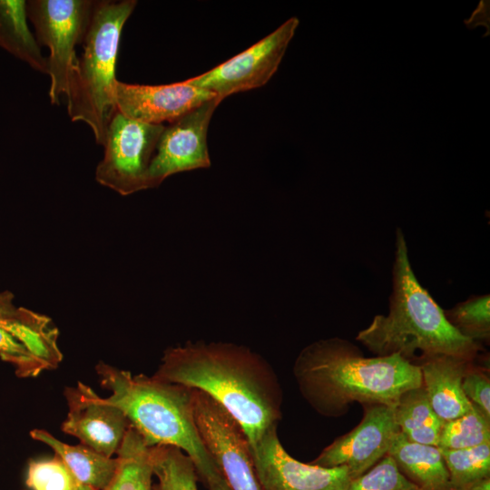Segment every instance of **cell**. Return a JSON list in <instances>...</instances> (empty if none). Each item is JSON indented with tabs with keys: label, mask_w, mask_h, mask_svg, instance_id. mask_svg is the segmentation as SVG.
Segmentation results:
<instances>
[{
	"label": "cell",
	"mask_w": 490,
	"mask_h": 490,
	"mask_svg": "<svg viewBox=\"0 0 490 490\" xmlns=\"http://www.w3.org/2000/svg\"><path fill=\"white\" fill-rule=\"evenodd\" d=\"M214 93L186 81L162 85L131 84L115 82L116 111L128 118L152 124L173 122L206 101Z\"/></svg>",
	"instance_id": "13"
},
{
	"label": "cell",
	"mask_w": 490,
	"mask_h": 490,
	"mask_svg": "<svg viewBox=\"0 0 490 490\" xmlns=\"http://www.w3.org/2000/svg\"><path fill=\"white\" fill-rule=\"evenodd\" d=\"M439 450L448 470L452 490H466L490 477V442L466 449Z\"/></svg>",
	"instance_id": "22"
},
{
	"label": "cell",
	"mask_w": 490,
	"mask_h": 490,
	"mask_svg": "<svg viewBox=\"0 0 490 490\" xmlns=\"http://www.w3.org/2000/svg\"><path fill=\"white\" fill-rule=\"evenodd\" d=\"M389 312L377 315L356 339L377 357L399 355L415 364L438 354L475 360L480 344L463 336L418 282L409 261L405 235L396 230Z\"/></svg>",
	"instance_id": "3"
},
{
	"label": "cell",
	"mask_w": 490,
	"mask_h": 490,
	"mask_svg": "<svg viewBox=\"0 0 490 490\" xmlns=\"http://www.w3.org/2000/svg\"><path fill=\"white\" fill-rule=\"evenodd\" d=\"M32 438L45 444L58 456L79 484L94 490H104L117 468L116 456L109 457L82 444H65L44 429H34Z\"/></svg>",
	"instance_id": "17"
},
{
	"label": "cell",
	"mask_w": 490,
	"mask_h": 490,
	"mask_svg": "<svg viewBox=\"0 0 490 490\" xmlns=\"http://www.w3.org/2000/svg\"><path fill=\"white\" fill-rule=\"evenodd\" d=\"M293 376L303 398L327 417L345 415L354 402L395 407L405 391L422 385L417 365L397 354L366 358L340 338L305 347L294 362Z\"/></svg>",
	"instance_id": "2"
},
{
	"label": "cell",
	"mask_w": 490,
	"mask_h": 490,
	"mask_svg": "<svg viewBox=\"0 0 490 490\" xmlns=\"http://www.w3.org/2000/svg\"><path fill=\"white\" fill-rule=\"evenodd\" d=\"M347 490H419L398 469L394 459L386 455L369 470L350 480Z\"/></svg>",
	"instance_id": "26"
},
{
	"label": "cell",
	"mask_w": 490,
	"mask_h": 490,
	"mask_svg": "<svg viewBox=\"0 0 490 490\" xmlns=\"http://www.w3.org/2000/svg\"><path fill=\"white\" fill-rule=\"evenodd\" d=\"M152 459L153 490H198L199 476L191 459L171 446H150Z\"/></svg>",
	"instance_id": "21"
},
{
	"label": "cell",
	"mask_w": 490,
	"mask_h": 490,
	"mask_svg": "<svg viewBox=\"0 0 490 490\" xmlns=\"http://www.w3.org/2000/svg\"><path fill=\"white\" fill-rule=\"evenodd\" d=\"M360 423L350 432L335 439L310 463L322 467L344 466L353 480L387 455L400 432L394 407L365 404Z\"/></svg>",
	"instance_id": "9"
},
{
	"label": "cell",
	"mask_w": 490,
	"mask_h": 490,
	"mask_svg": "<svg viewBox=\"0 0 490 490\" xmlns=\"http://www.w3.org/2000/svg\"><path fill=\"white\" fill-rule=\"evenodd\" d=\"M298 25L299 19L291 17L245 51L185 81L221 101L233 93L261 87L278 70Z\"/></svg>",
	"instance_id": "8"
},
{
	"label": "cell",
	"mask_w": 490,
	"mask_h": 490,
	"mask_svg": "<svg viewBox=\"0 0 490 490\" xmlns=\"http://www.w3.org/2000/svg\"><path fill=\"white\" fill-rule=\"evenodd\" d=\"M200 436L230 490H261L250 441L240 423L208 394L191 388Z\"/></svg>",
	"instance_id": "7"
},
{
	"label": "cell",
	"mask_w": 490,
	"mask_h": 490,
	"mask_svg": "<svg viewBox=\"0 0 490 490\" xmlns=\"http://www.w3.org/2000/svg\"><path fill=\"white\" fill-rule=\"evenodd\" d=\"M209 490H230L228 484L226 482H223Z\"/></svg>",
	"instance_id": "30"
},
{
	"label": "cell",
	"mask_w": 490,
	"mask_h": 490,
	"mask_svg": "<svg viewBox=\"0 0 490 490\" xmlns=\"http://www.w3.org/2000/svg\"><path fill=\"white\" fill-rule=\"evenodd\" d=\"M12 299L11 293H0V325L21 341L46 370L56 368L63 359L57 328L44 315L15 308Z\"/></svg>",
	"instance_id": "15"
},
{
	"label": "cell",
	"mask_w": 490,
	"mask_h": 490,
	"mask_svg": "<svg viewBox=\"0 0 490 490\" xmlns=\"http://www.w3.org/2000/svg\"><path fill=\"white\" fill-rule=\"evenodd\" d=\"M475 360L438 354L417 360L422 385L429 403L442 423L456 419L473 410L462 380Z\"/></svg>",
	"instance_id": "14"
},
{
	"label": "cell",
	"mask_w": 490,
	"mask_h": 490,
	"mask_svg": "<svg viewBox=\"0 0 490 490\" xmlns=\"http://www.w3.org/2000/svg\"><path fill=\"white\" fill-rule=\"evenodd\" d=\"M467 399L490 417V380L486 372L474 365L468 368L462 380Z\"/></svg>",
	"instance_id": "28"
},
{
	"label": "cell",
	"mask_w": 490,
	"mask_h": 490,
	"mask_svg": "<svg viewBox=\"0 0 490 490\" xmlns=\"http://www.w3.org/2000/svg\"><path fill=\"white\" fill-rule=\"evenodd\" d=\"M473 410L443 423L437 447L457 450L490 442V417L473 405Z\"/></svg>",
	"instance_id": "23"
},
{
	"label": "cell",
	"mask_w": 490,
	"mask_h": 490,
	"mask_svg": "<svg viewBox=\"0 0 490 490\" xmlns=\"http://www.w3.org/2000/svg\"><path fill=\"white\" fill-rule=\"evenodd\" d=\"M0 357L11 363L20 377H37L45 367L15 336L0 325Z\"/></svg>",
	"instance_id": "27"
},
{
	"label": "cell",
	"mask_w": 490,
	"mask_h": 490,
	"mask_svg": "<svg viewBox=\"0 0 490 490\" xmlns=\"http://www.w3.org/2000/svg\"><path fill=\"white\" fill-rule=\"evenodd\" d=\"M27 19L26 1L0 0V47L34 70L47 74V58L43 55Z\"/></svg>",
	"instance_id": "18"
},
{
	"label": "cell",
	"mask_w": 490,
	"mask_h": 490,
	"mask_svg": "<svg viewBox=\"0 0 490 490\" xmlns=\"http://www.w3.org/2000/svg\"><path fill=\"white\" fill-rule=\"evenodd\" d=\"M96 1L29 0L27 17L33 24L35 39L49 49L47 74L50 76L49 99L58 105L67 95L77 60L75 46L84 39Z\"/></svg>",
	"instance_id": "5"
},
{
	"label": "cell",
	"mask_w": 490,
	"mask_h": 490,
	"mask_svg": "<svg viewBox=\"0 0 490 490\" xmlns=\"http://www.w3.org/2000/svg\"><path fill=\"white\" fill-rule=\"evenodd\" d=\"M164 127L116 111L108 124L103 158L95 170L97 182L123 196L149 189V168Z\"/></svg>",
	"instance_id": "6"
},
{
	"label": "cell",
	"mask_w": 490,
	"mask_h": 490,
	"mask_svg": "<svg viewBox=\"0 0 490 490\" xmlns=\"http://www.w3.org/2000/svg\"><path fill=\"white\" fill-rule=\"evenodd\" d=\"M153 376L208 394L240 423L250 446L281 418L278 376L247 347L190 342L170 348Z\"/></svg>",
	"instance_id": "1"
},
{
	"label": "cell",
	"mask_w": 490,
	"mask_h": 490,
	"mask_svg": "<svg viewBox=\"0 0 490 490\" xmlns=\"http://www.w3.org/2000/svg\"><path fill=\"white\" fill-rule=\"evenodd\" d=\"M387 455L419 490H452L448 470L437 446L411 442L399 432Z\"/></svg>",
	"instance_id": "16"
},
{
	"label": "cell",
	"mask_w": 490,
	"mask_h": 490,
	"mask_svg": "<svg viewBox=\"0 0 490 490\" xmlns=\"http://www.w3.org/2000/svg\"><path fill=\"white\" fill-rule=\"evenodd\" d=\"M115 456L117 468L104 490H153L151 447L131 425Z\"/></svg>",
	"instance_id": "20"
},
{
	"label": "cell",
	"mask_w": 490,
	"mask_h": 490,
	"mask_svg": "<svg viewBox=\"0 0 490 490\" xmlns=\"http://www.w3.org/2000/svg\"><path fill=\"white\" fill-rule=\"evenodd\" d=\"M64 395L68 411L62 431L102 455L115 456L130 426L123 412L82 382L67 387Z\"/></svg>",
	"instance_id": "12"
},
{
	"label": "cell",
	"mask_w": 490,
	"mask_h": 490,
	"mask_svg": "<svg viewBox=\"0 0 490 490\" xmlns=\"http://www.w3.org/2000/svg\"><path fill=\"white\" fill-rule=\"evenodd\" d=\"M220 102L206 101L164 127L149 168L150 188L174 173L211 166L207 133Z\"/></svg>",
	"instance_id": "10"
},
{
	"label": "cell",
	"mask_w": 490,
	"mask_h": 490,
	"mask_svg": "<svg viewBox=\"0 0 490 490\" xmlns=\"http://www.w3.org/2000/svg\"><path fill=\"white\" fill-rule=\"evenodd\" d=\"M466 490H490V477L477 482Z\"/></svg>",
	"instance_id": "29"
},
{
	"label": "cell",
	"mask_w": 490,
	"mask_h": 490,
	"mask_svg": "<svg viewBox=\"0 0 490 490\" xmlns=\"http://www.w3.org/2000/svg\"><path fill=\"white\" fill-rule=\"evenodd\" d=\"M450 324L463 336L481 345L490 338V296H473L444 310Z\"/></svg>",
	"instance_id": "24"
},
{
	"label": "cell",
	"mask_w": 490,
	"mask_h": 490,
	"mask_svg": "<svg viewBox=\"0 0 490 490\" xmlns=\"http://www.w3.org/2000/svg\"><path fill=\"white\" fill-rule=\"evenodd\" d=\"M137 1H96L77 57L66 95L72 122H83L95 142L103 145L108 124L116 112L115 65L122 28Z\"/></svg>",
	"instance_id": "4"
},
{
	"label": "cell",
	"mask_w": 490,
	"mask_h": 490,
	"mask_svg": "<svg viewBox=\"0 0 490 490\" xmlns=\"http://www.w3.org/2000/svg\"><path fill=\"white\" fill-rule=\"evenodd\" d=\"M251 456L261 490H347L350 483L344 466L322 467L293 458L281 445L277 426L251 446Z\"/></svg>",
	"instance_id": "11"
},
{
	"label": "cell",
	"mask_w": 490,
	"mask_h": 490,
	"mask_svg": "<svg viewBox=\"0 0 490 490\" xmlns=\"http://www.w3.org/2000/svg\"><path fill=\"white\" fill-rule=\"evenodd\" d=\"M23 490H27V489H23Z\"/></svg>",
	"instance_id": "32"
},
{
	"label": "cell",
	"mask_w": 490,
	"mask_h": 490,
	"mask_svg": "<svg viewBox=\"0 0 490 490\" xmlns=\"http://www.w3.org/2000/svg\"><path fill=\"white\" fill-rule=\"evenodd\" d=\"M394 416L399 431L407 440L437 446L443 423L433 410L423 385L400 396L394 407Z\"/></svg>",
	"instance_id": "19"
},
{
	"label": "cell",
	"mask_w": 490,
	"mask_h": 490,
	"mask_svg": "<svg viewBox=\"0 0 490 490\" xmlns=\"http://www.w3.org/2000/svg\"><path fill=\"white\" fill-rule=\"evenodd\" d=\"M79 490H94L91 487H88V486H83V485H81L80 489Z\"/></svg>",
	"instance_id": "31"
},
{
	"label": "cell",
	"mask_w": 490,
	"mask_h": 490,
	"mask_svg": "<svg viewBox=\"0 0 490 490\" xmlns=\"http://www.w3.org/2000/svg\"><path fill=\"white\" fill-rule=\"evenodd\" d=\"M25 484L30 490H79L81 487L73 473L56 455L30 460Z\"/></svg>",
	"instance_id": "25"
}]
</instances>
